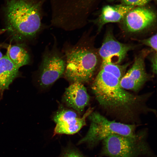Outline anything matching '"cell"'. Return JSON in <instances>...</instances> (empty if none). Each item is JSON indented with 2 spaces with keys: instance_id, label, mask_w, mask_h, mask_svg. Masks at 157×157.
I'll return each instance as SVG.
<instances>
[{
  "instance_id": "6da1fadb",
  "label": "cell",
  "mask_w": 157,
  "mask_h": 157,
  "mask_svg": "<svg viewBox=\"0 0 157 157\" xmlns=\"http://www.w3.org/2000/svg\"><path fill=\"white\" fill-rule=\"evenodd\" d=\"M120 81L112 74L100 69L91 86L99 104L108 114L123 123L135 124L140 115L146 113L156 114L146 103L150 93L138 95L120 86Z\"/></svg>"
},
{
  "instance_id": "7a4b0ae2",
  "label": "cell",
  "mask_w": 157,
  "mask_h": 157,
  "mask_svg": "<svg viewBox=\"0 0 157 157\" xmlns=\"http://www.w3.org/2000/svg\"><path fill=\"white\" fill-rule=\"evenodd\" d=\"M46 0H6V30L13 40L32 38L41 30L42 6Z\"/></svg>"
},
{
  "instance_id": "3957f363",
  "label": "cell",
  "mask_w": 157,
  "mask_h": 157,
  "mask_svg": "<svg viewBox=\"0 0 157 157\" xmlns=\"http://www.w3.org/2000/svg\"><path fill=\"white\" fill-rule=\"evenodd\" d=\"M62 52L65 58L64 75L66 78L72 83L91 81L98 67L99 56L87 34L85 32L75 44L65 43Z\"/></svg>"
},
{
  "instance_id": "277c9868",
  "label": "cell",
  "mask_w": 157,
  "mask_h": 157,
  "mask_svg": "<svg viewBox=\"0 0 157 157\" xmlns=\"http://www.w3.org/2000/svg\"><path fill=\"white\" fill-rule=\"evenodd\" d=\"M145 131L127 136L110 135L102 142L101 155L106 157H154L147 140Z\"/></svg>"
},
{
  "instance_id": "5b68a950",
  "label": "cell",
  "mask_w": 157,
  "mask_h": 157,
  "mask_svg": "<svg viewBox=\"0 0 157 157\" xmlns=\"http://www.w3.org/2000/svg\"><path fill=\"white\" fill-rule=\"evenodd\" d=\"M90 121L88 131L78 144L87 143L94 147L113 134L131 136L135 135L136 125L111 121L97 112L92 111L88 117Z\"/></svg>"
},
{
  "instance_id": "8992f818",
  "label": "cell",
  "mask_w": 157,
  "mask_h": 157,
  "mask_svg": "<svg viewBox=\"0 0 157 157\" xmlns=\"http://www.w3.org/2000/svg\"><path fill=\"white\" fill-rule=\"evenodd\" d=\"M46 48L40 66L39 83L43 88H47L64 75L65 69V56L57 47V42Z\"/></svg>"
},
{
  "instance_id": "52a82bcc",
  "label": "cell",
  "mask_w": 157,
  "mask_h": 157,
  "mask_svg": "<svg viewBox=\"0 0 157 157\" xmlns=\"http://www.w3.org/2000/svg\"><path fill=\"white\" fill-rule=\"evenodd\" d=\"M92 111V108H90L80 117L74 110L63 109L58 111L53 117L56 124L54 135H72L77 133L86 125V119Z\"/></svg>"
},
{
  "instance_id": "ba28073f",
  "label": "cell",
  "mask_w": 157,
  "mask_h": 157,
  "mask_svg": "<svg viewBox=\"0 0 157 157\" xmlns=\"http://www.w3.org/2000/svg\"><path fill=\"white\" fill-rule=\"evenodd\" d=\"M132 46L117 40L110 31L106 34L98 53L101 63L119 64L124 59Z\"/></svg>"
},
{
  "instance_id": "9c48e42d",
  "label": "cell",
  "mask_w": 157,
  "mask_h": 157,
  "mask_svg": "<svg viewBox=\"0 0 157 157\" xmlns=\"http://www.w3.org/2000/svg\"><path fill=\"white\" fill-rule=\"evenodd\" d=\"M143 53L137 56L131 67L126 72L120 81V86L125 90L137 92L150 77L147 73Z\"/></svg>"
},
{
  "instance_id": "30bf717a",
  "label": "cell",
  "mask_w": 157,
  "mask_h": 157,
  "mask_svg": "<svg viewBox=\"0 0 157 157\" xmlns=\"http://www.w3.org/2000/svg\"><path fill=\"white\" fill-rule=\"evenodd\" d=\"M156 18L155 13L149 9L141 7L134 8L123 19V27L129 32H139L151 26Z\"/></svg>"
},
{
  "instance_id": "8fae6325",
  "label": "cell",
  "mask_w": 157,
  "mask_h": 157,
  "mask_svg": "<svg viewBox=\"0 0 157 157\" xmlns=\"http://www.w3.org/2000/svg\"><path fill=\"white\" fill-rule=\"evenodd\" d=\"M63 100L68 107L80 115L89 104L90 97L83 83L74 82L66 89Z\"/></svg>"
},
{
  "instance_id": "7c38bea8",
  "label": "cell",
  "mask_w": 157,
  "mask_h": 157,
  "mask_svg": "<svg viewBox=\"0 0 157 157\" xmlns=\"http://www.w3.org/2000/svg\"><path fill=\"white\" fill-rule=\"evenodd\" d=\"M134 8V6L125 5H107L104 7L101 14L94 22L97 25L98 31L105 24L117 22L123 20L126 14Z\"/></svg>"
},
{
  "instance_id": "4fadbf2b",
  "label": "cell",
  "mask_w": 157,
  "mask_h": 157,
  "mask_svg": "<svg viewBox=\"0 0 157 157\" xmlns=\"http://www.w3.org/2000/svg\"><path fill=\"white\" fill-rule=\"evenodd\" d=\"M19 68L11 61L7 53L0 59V93L8 89L17 76Z\"/></svg>"
},
{
  "instance_id": "5bb4252c",
  "label": "cell",
  "mask_w": 157,
  "mask_h": 157,
  "mask_svg": "<svg viewBox=\"0 0 157 157\" xmlns=\"http://www.w3.org/2000/svg\"><path fill=\"white\" fill-rule=\"evenodd\" d=\"M7 53L11 61L19 68L30 62V57L28 52L20 44L10 47Z\"/></svg>"
},
{
  "instance_id": "9a60e30c",
  "label": "cell",
  "mask_w": 157,
  "mask_h": 157,
  "mask_svg": "<svg viewBox=\"0 0 157 157\" xmlns=\"http://www.w3.org/2000/svg\"><path fill=\"white\" fill-rule=\"evenodd\" d=\"M128 64L121 65L110 63H101L100 69L113 75L120 80L126 72Z\"/></svg>"
},
{
  "instance_id": "2e32d148",
  "label": "cell",
  "mask_w": 157,
  "mask_h": 157,
  "mask_svg": "<svg viewBox=\"0 0 157 157\" xmlns=\"http://www.w3.org/2000/svg\"><path fill=\"white\" fill-rule=\"evenodd\" d=\"M157 34H156L151 36L140 41L144 45L151 48L156 52L157 51Z\"/></svg>"
},
{
  "instance_id": "e0dca14e",
  "label": "cell",
  "mask_w": 157,
  "mask_h": 157,
  "mask_svg": "<svg viewBox=\"0 0 157 157\" xmlns=\"http://www.w3.org/2000/svg\"><path fill=\"white\" fill-rule=\"evenodd\" d=\"M60 157H84L77 150L69 148L64 150Z\"/></svg>"
},
{
  "instance_id": "ac0fdd59",
  "label": "cell",
  "mask_w": 157,
  "mask_h": 157,
  "mask_svg": "<svg viewBox=\"0 0 157 157\" xmlns=\"http://www.w3.org/2000/svg\"><path fill=\"white\" fill-rule=\"evenodd\" d=\"M150 0H123L125 5L133 6L144 5Z\"/></svg>"
},
{
  "instance_id": "d6986e66",
  "label": "cell",
  "mask_w": 157,
  "mask_h": 157,
  "mask_svg": "<svg viewBox=\"0 0 157 157\" xmlns=\"http://www.w3.org/2000/svg\"><path fill=\"white\" fill-rule=\"evenodd\" d=\"M152 71L154 74L157 72V55L156 53L153 56L152 59Z\"/></svg>"
},
{
  "instance_id": "ffe728a7",
  "label": "cell",
  "mask_w": 157,
  "mask_h": 157,
  "mask_svg": "<svg viewBox=\"0 0 157 157\" xmlns=\"http://www.w3.org/2000/svg\"><path fill=\"white\" fill-rule=\"evenodd\" d=\"M3 56L2 52L0 50V59L2 58Z\"/></svg>"
},
{
  "instance_id": "44dd1931",
  "label": "cell",
  "mask_w": 157,
  "mask_h": 157,
  "mask_svg": "<svg viewBox=\"0 0 157 157\" xmlns=\"http://www.w3.org/2000/svg\"><path fill=\"white\" fill-rule=\"evenodd\" d=\"M109 0L112 1L114 0Z\"/></svg>"
}]
</instances>
